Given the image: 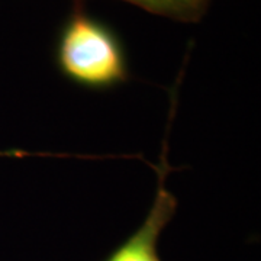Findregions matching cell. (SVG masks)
I'll return each instance as SVG.
<instances>
[{
  "label": "cell",
  "instance_id": "6da1fadb",
  "mask_svg": "<svg viewBox=\"0 0 261 261\" xmlns=\"http://www.w3.org/2000/svg\"><path fill=\"white\" fill-rule=\"evenodd\" d=\"M56 61L67 80L89 90H111L129 80L119 38L82 8H77L61 27Z\"/></svg>",
  "mask_w": 261,
  "mask_h": 261
},
{
  "label": "cell",
  "instance_id": "7a4b0ae2",
  "mask_svg": "<svg viewBox=\"0 0 261 261\" xmlns=\"http://www.w3.org/2000/svg\"><path fill=\"white\" fill-rule=\"evenodd\" d=\"M159 185L152 206L144 222L125 243L119 245L105 261H161L159 238L177 211V199L166 187L167 174L171 171L167 161V138L157 167Z\"/></svg>",
  "mask_w": 261,
  "mask_h": 261
},
{
  "label": "cell",
  "instance_id": "3957f363",
  "mask_svg": "<svg viewBox=\"0 0 261 261\" xmlns=\"http://www.w3.org/2000/svg\"><path fill=\"white\" fill-rule=\"evenodd\" d=\"M83 2V0H75ZM149 13L174 19L178 22L195 23L206 13L209 0H123Z\"/></svg>",
  "mask_w": 261,
  "mask_h": 261
}]
</instances>
